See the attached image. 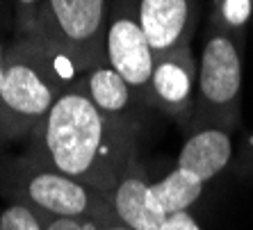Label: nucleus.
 Returning <instances> with one entry per match:
<instances>
[{
  "label": "nucleus",
  "mask_w": 253,
  "mask_h": 230,
  "mask_svg": "<svg viewBox=\"0 0 253 230\" xmlns=\"http://www.w3.org/2000/svg\"><path fill=\"white\" fill-rule=\"evenodd\" d=\"M43 0H14V28L16 35H25L35 28L37 14Z\"/></svg>",
  "instance_id": "nucleus-15"
},
{
  "label": "nucleus",
  "mask_w": 253,
  "mask_h": 230,
  "mask_svg": "<svg viewBox=\"0 0 253 230\" xmlns=\"http://www.w3.org/2000/svg\"><path fill=\"white\" fill-rule=\"evenodd\" d=\"M2 76H5V59H0V89H2Z\"/></svg>",
  "instance_id": "nucleus-21"
},
{
  "label": "nucleus",
  "mask_w": 253,
  "mask_h": 230,
  "mask_svg": "<svg viewBox=\"0 0 253 230\" xmlns=\"http://www.w3.org/2000/svg\"><path fill=\"white\" fill-rule=\"evenodd\" d=\"M0 196L7 203H21L43 217L94 221L112 214L107 194L55 171L25 153L0 157Z\"/></svg>",
  "instance_id": "nucleus-3"
},
{
  "label": "nucleus",
  "mask_w": 253,
  "mask_h": 230,
  "mask_svg": "<svg viewBox=\"0 0 253 230\" xmlns=\"http://www.w3.org/2000/svg\"><path fill=\"white\" fill-rule=\"evenodd\" d=\"M206 183L196 178L192 171L173 166L160 183L151 185L155 203L160 205V210L165 214H173V212H185L194 205L203 194Z\"/></svg>",
  "instance_id": "nucleus-12"
},
{
  "label": "nucleus",
  "mask_w": 253,
  "mask_h": 230,
  "mask_svg": "<svg viewBox=\"0 0 253 230\" xmlns=\"http://www.w3.org/2000/svg\"><path fill=\"white\" fill-rule=\"evenodd\" d=\"M112 0H43L32 35L69 53L84 71L105 62V28Z\"/></svg>",
  "instance_id": "nucleus-5"
},
{
  "label": "nucleus",
  "mask_w": 253,
  "mask_h": 230,
  "mask_svg": "<svg viewBox=\"0 0 253 230\" xmlns=\"http://www.w3.org/2000/svg\"><path fill=\"white\" fill-rule=\"evenodd\" d=\"M7 48H9V43L5 41V37L0 35V59H5V55H7Z\"/></svg>",
  "instance_id": "nucleus-20"
},
{
  "label": "nucleus",
  "mask_w": 253,
  "mask_h": 230,
  "mask_svg": "<svg viewBox=\"0 0 253 230\" xmlns=\"http://www.w3.org/2000/svg\"><path fill=\"white\" fill-rule=\"evenodd\" d=\"M78 82L98 112H103L105 116L141 125L144 110L148 105L107 62H98L91 69H87L78 77Z\"/></svg>",
  "instance_id": "nucleus-10"
},
{
  "label": "nucleus",
  "mask_w": 253,
  "mask_h": 230,
  "mask_svg": "<svg viewBox=\"0 0 253 230\" xmlns=\"http://www.w3.org/2000/svg\"><path fill=\"white\" fill-rule=\"evenodd\" d=\"M141 125L105 116L80 82L64 89L25 139V155L110 196L137 155Z\"/></svg>",
  "instance_id": "nucleus-1"
},
{
  "label": "nucleus",
  "mask_w": 253,
  "mask_h": 230,
  "mask_svg": "<svg viewBox=\"0 0 253 230\" xmlns=\"http://www.w3.org/2000/svg\"><path fill=\"white\" fill-rule=\"evenodd\" d=\"M5 146H7V144L2 142V139H0V157H2V155H5V153H2V151H5Z\"/></svg>",
  "instance_id": "nucleus-22"
},
{
  "label": "nucleus",
  "mask_w": 253,
  "mask_h": 230,
  "mask_svg": "<svg viewBox=\"0 0 253 230\" xmlns=\"http://www.w3.org/2000/svg\"><path fill=\"white\" fill-rule=\"evenodd\" d=\"M43 226H46V230H89L87 221L66 217H43Z\"/></svg>",
  "instance_id": "nucleus-17"
},
{
  "label": "nucleus",
  "mask_w": 253,
  "mask_h": 230,
  "mask_svg": "<svg viewBox=\"0 0 253 230\" xmlns=\"http://www.w3.org/2000/svg\"><path fill=\"white\" fill-rule=\"evenodd\" d=\"M0 230H46L43 217L21 203H7L0 210Z\"/></svg>",
  "instance_id": "nucleus-14"
},
{
  "label": "nucleus",
  "mask_w": 253,
  "mask_h": 230,
  "mask_svg": "<svg viewBox=\"0 0 253 230\" xmlns=\"http://www.w3.org/2000/svg\"><path fill=\"white\" fill-rule=\"evenodd\" d=\"M83 73L84 69L69 53L32 32L14 37L5 55L0 89V139L5 144L25 142L59 94Z\"/></svg>",
  "instance_id": "nucleus-2"
},
{
  "label": "nucleus",
  "mask_w": 253,
  "mask_h": 230,
  "mask_svg": "<svg viewBox=\"0 0 253 230\" xmlns=\"http://www.w3.org/2000/svg\"><path fill=\"white\" fill-rule=\"evenodd\" d=\"M151 185L139 155H135L107 196L110 210L124 226L132 230H162L167 214L155 203Z\"/></svg>",
  "instance_id": "nucleus-9"
},
{
  "label": "nucleus",
  "mask_w": 253,
  "mask_h": 230,
  "mask_svg": "<svg viewBox=\"0 0 253 230\" xmlns=\"http://www.w3.org/2000/svg\"><path fill=\"white\" fill-rule=\"evenodd\" d=\"M103 46H105V62L148 105L155 55L141 30L139 16H137V0H112L110 2Z\"/></svg>",
  "instance_id": "nucleus-6"
},
{
  "label": "nucleus",
  "mask_w": 253,
  "mask_h": 230,
  "mask_svg": "<svg viewBox=\"0 0 253 230\" xmlns=\"http://www.w3.org/2000/svg\"><path fill=\"white\" fill-rule=\"evenodd\" d=\"M253 18V0H212L210 21L226 32L244 39V30Z\"/></svg>",
  "instance_id": "nucleus-13"
},
{
  "label": "nucleus",
  "mask_w": 253,
  "mask_h": 230,
  "mask_svg": "<svg viewBox=\"0 0 253 230\" xmlns=\"http://www.w3.org/2000/svg\"><path fill=\"white\" fill-rule=\"evenodd\" d=\"M244 153H247V159L253 164V135L247 139V148H244Z\"/></svg>",
  "instance_id": "nucleus-19"
},
{
  "label": "nucleus",
  "mask_w": 253,
  "mask_h": 230,
  "mask_svg": "<svg viewBox=\"0 0 253 230\" xmlns=\"http://www.w3.org/2000/svg\"><path fill=\"white\" fill-rule=\"evenodd\" d=\"M233 132L235 130L224 125H192L187 128L176 166L192 171L203 183H210L230 164L235 146H233Z\"/></svg>",
  "instance_id": "nucleus-11"
},
{
  "label": "nucleus",
  "mask_w": 253,
  "mask_h": 230,
  "mask_svg": "<svg viewBox=\"0 0 253 230\" xmlns=\"http://www.w3.org/2000/svg\"><path fill=\"white\" fill-rule=\"evenodd\" d=\"M2 9H5V0H0V14H2Z\"/></svg>",
  "instance_id": "nucleus-23"
},
{
  "label": "nucleus",
  "mask_w": 253,
  "mask_h": 230,
  "mask_svg": "<svg viewBox=\"0 0 253 230\" xmlns=\"http://www.w3.org/2000/svg\"><path fill=\"white\" fill-rule=\"evenodd\" d=\"M137 16L155 57L192 46L201 18L199 0H137Z\"/></svg>",
  "instance_id": "nucleus-8"
},
{
  "label": "nucleus",
  "mask_w": 253,
  "mask_h": 230,
  "mask_svg": "<svg viewBox=\"0 0 253 230\" xmlns=\"http://www.w3.org/2000/svg\"><path fill=\"white\" fill-rule=\"evenodd\" d=\"M196 101V59L192 46L155 57L148 105L187 128Z\"/></svg>",
  "instance_id": "nucleus-7"
},
{
  "label": "nucleus",
  "mask_w": 253,
  "mask_h": 230,
  "mask_svg": "<svg viewBox=\"0 0 253 230\" xmlns=\"http://www.w3.org/2000/svg\"><path fill=\"white\" fill-rule=\"evenodd\" d=\"M89 230H132L128 226H124L114 214H105L100 219H94V221H87Z\"/></svg>",
  "instance_id": "nucleus-18"
},
{
  "label": "nucleus",
  "mask_w": 253,
  "mask_h": 230,
  "mask_svg": "<svg viewBox=\"0 0 253 230\" xmlns=\"http://www.w3.org/2000/svg\"><path fill=\"white\" fill-rule=\"evenodd\" d=\"M242 50L244 39L208 23L196 62V101L192 125H224L237 130L242 116Z\"/></svg>",
  "instance_id": "nucleus-4"
},
{
  "label": "nucleus",
  "mask_w": 253,
  "mask_h": 230,
  "mask_svg": "<svg viewBox=\"0 0 253 230\" xmlns=\"http://www.w3.org/2000/svg\"><path fill=\"white\" fill-rule=\"evenodd\" d=\"M162 230H201V226H199V221L189 214V210H185V212L167 214L165 224H162Z\"/></svg>",
  "instance_id": "nucleus-16"
}]
</instances>
